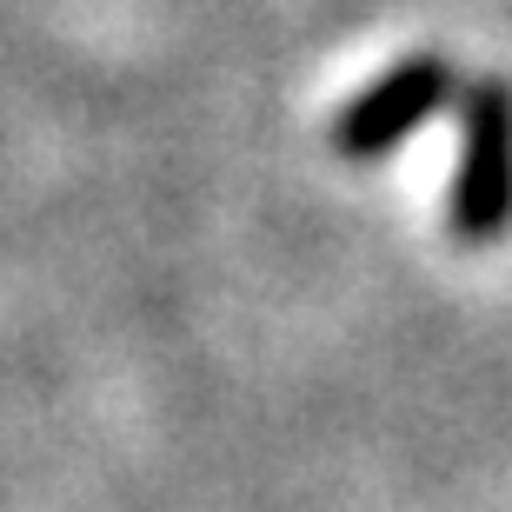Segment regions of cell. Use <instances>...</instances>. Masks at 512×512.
I'll return each mask as SVG.
<instances>
[{
	"mask_svg": "<svg viewBox=\"0 0 512 512\" xmlns=\"http://www.w3.org/2000/svg\"><path fill=\"white\" fill-rule=\"evenodd\" d=\"M459 247H493L512 233V80H473L459 100V167L446 193Z\"/></svg>",
	"mask_w": 512,
	"mask_h": 512,
	"instance_id": "1",
	"label": "cell"
},
{
	"mask_svg": "<svg viewBox=\"0 0 512 512\" xmlns=\"http://www.w3.org/2000/svg\"><path fill=\"white\" fill-rule=\"evenodd\" d=\"M453 100H466V80L446 54H406L393 60L380 80H366L360 94L333 114V153L353 167H373L399 140H413L433 114H446Z\"/></svg>",
	"mask_w": 512,
	"mask_h": 512,
	"instance_id": "2",
	"label": "cell"
}]
</instances>
